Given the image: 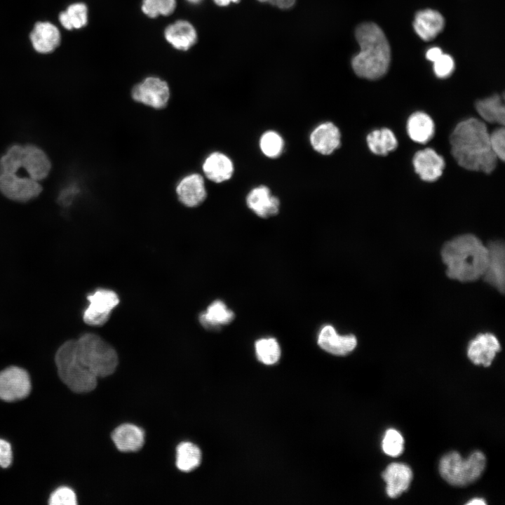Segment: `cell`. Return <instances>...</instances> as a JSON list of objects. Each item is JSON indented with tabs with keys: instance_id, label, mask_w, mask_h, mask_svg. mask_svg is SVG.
Masks as SVG:
<instances>
[{
	"instance_id": "cell-44",
	"label": "cell",
	"mask_w": 505,
	"mask_h": 505,
	"mask_svg": "<svg viewBox=\"0 0 505 505\" xmlns=\"http://www.w3.org/2000/svg\"><path fill=\"white\" fill-rule=\"evenodd\" d=\"M191 4H198L201 1V0H187Z\"/></svg>"
},
{
	"instance_id": "cell-36",
	"label": "cell",
	"mask_w": 505,
	"mask_h": 505,
	"mask_svg": "<svg viewBox=\"0 0 505 505\" xmlns=\"http://www.w3.org/2000/svg\"><path fill=\"white\" fill-rule=\"evenodd\" d=\"M48 504L50 505H76L77 504L76 497L71 488L60 487L50 494Z\"/></svg>"
},
{
	"instance_id": "cell-9",
	"label": "cell",
	"mask_w": 505,
	"mask_h": 505,
	"mask_svg": "<svg viewBox=\"0 0 505 505\" xmlns=\"http://www.w3.org/2000/svg\"><path fill=\"white\" fill-rule=\"evenodd\" d=\"M31 388V379L25 370L11 366L0 372V399L7 402L23 399Z\"/></svg>"
},
{
	"instance_id": "cell-20",
	"label": "cell",
	"mask_w": 505,
	"mask_h": 505,
	"mask_svg": "<svg viewBox=\"0 0 505 505\" xmlns=\"http://www.w3.org/2000/svg\"><path fill=\"white\" fill-rule=\"evenodd\" d=\"M30 41L35 50L40 53H48L60 44V34L52 23L39 22L30 33Z\"/></svg>"
},
{
	"instance_id": "cell-10",
	"label": "cell",
	"mask_w": 505,
	"mask_h": 505,
	"mask_svg": "<svg viewBox=\"0 0 505 505\" xmlns=\"http://www.w3.org/2000/svg\"><path fill=\"white\" fill-rule=\"evenodd\" d=\"M42 190L38 181L15 174H0V191L8 198L25 202L39 195Z\"/></svg>"
},
{
	"instance_id": "cell-29",
	"label": "cell",
	"mask_w": 505,
	"mask_h": 505,
	"mask_svg": "<svg viewBox=\"0 0 505 505\" xmlns=\"http://www.w3.org/2000/svg\"><path fill=\"white\" fill-rule=\"evenodd\" d=\"M201 462V452L192 443L183 442L176 448V466L182 471L189 472L198 467Z\"/></svg>"
},
{
	"instance_id": "cell-22",
	"label": "cell",
	"mask_w": 505,
	"mask_h": 505,
	"mask_svg": "<svg viewBox=\"0 0 505 505\" xmlns=\"http://www.w3.org/2000/svg\"><path fill=\"white\" fill-rule=\"evenodd\" d=\"M112 439L116 448L124 452L139 450L144 443L143 430L131 424L116 427L112 433Z\"/></svg>"
},
{
	"instance_id": "cell-31",
	"label": "cell",
	"mask_w": 505,
	"mask_h": 505,
	"mask_svg": "<svg viewBox=\"0 0 505 505\" xmlns=\"http://www.w3.org/2000/svg\"><path fill=\"white\" fill-rule=\"evenodd\" d=\"M255 347L257 359L264 364H274L280 358V346L277 340L273 337L262 338L257 340Z\"/></svg>"
},
{
	"instance_id": "cell-16",
	"label": "cell",
	"mask_w": 505,
	"mask_h": 505,
	"mask_svg": "<svg viewBox=\"0 0 505 505\" xmlns=\"http://www.w3.org/2000/svg\"><path fill=\"white\" fill-rule=\"evenodd\" d=\"M248 207L258 217L269 218L278 213L279 199L271 194L270 189L261 185L253 188L246 196Z\"/></svg>"
},
{
	"instance_id": "cell-2",
	"label": "cell",
	"mask_w": 505,
	"mask_h": 505,
	"mask_svg": "<svg viewBox=\"0 0 505 505\" xmlns=\"http://www.w3.org/2000/svg\"><path fill=\"white\" fill-rule=\"evenodd\" d=\"M440 255L447 267V276L461 282L479 279L483 277L487 267V245L471 234L456 236L445 243Z\"/></svg>"
},
{
	"instance_id": "cell-30",
	"label": "cell",
	"mask_w": 505,
	"mask_h": 505,
	"mask_svg": "<svg viewBox=\"0 0 505 505\" xmlns=\"http://www.w3.org/2000/svg\"><path fill=\"white\" fill-rule=\"evenodd\" d=\"M59 20L67 29H80L88 22V9L83 3L70 5L66 11L60 13Z\"/></svg>"
},
{
	"instance_id": "cell-7",
	"label": "cell",
	"mask_w": 505,
	"mask_h": 505,
	"mask_svg": "<svg viewBox=\"0 0 505 505\" xmlns=\"http://www.w3.org/2000/svg\"><path fill=\"white\" fill-rule=\"evenodd\" d=\"M131 97L137 103L159 110L167 107L170 92L166 81L149 76L133 86Z\"/></svg>"
},
{
	"instance_id": "cell-3",
	"label": "cell",
	"mask_w": 505,
	"mask_h": 505,
	"mask_svg": "<svg viewBox=\"0 0 505 505\" xmlns=\"http://www.w3.org/2000/svg\"><path fill=\"white\" fill-rule=\"evenodd\" d=\"M361 50L351 60L355 73L367 79H377L387 72L391 52L382 29L373 22L361 24L356 29Z\"/></svg>"
},
{
	"instance_id": "cell-34",
	"label": "cell",
	"mask_w": 505,
	"mask_h": 505,
	"mask_svg": "<svg viewBox=\"0 0 505 505\" xmlns=\"http://www.w3.org/2000/svg\"><path fill=\"white\" fill-rule=\"evenodd\" d=\"M176 6L175 0H142V11L149 18L169 15Z\"/></svg>"
},
{
	"instance_id": "cell-41",
	"label": "cell",
	"mask_w": 505,
	"mask_h": 505,
	"mask_svg": "<svg viewBox=\"0 0 505 505\" xmlns=\"http://www.w3.org/2000/svg\"><path fill=\"white\" fill-rule=\"evenodd\" d=\"M443 54L440 48L433 47L429 49L426 53V58L431 61L435 62Z\"/></svg>"
},
{
	"instance_id": "cell-32",
	"label": "cell",
	"mask_w": 505,
	"mask_h": 505,
	"mask_svg": "<svg viewBox=\"0 0 505 505\" xmlns=\"http://www.w3.org/2000/svg\"><path fill=\"white\" fill-rule=\"evenodd\" d=\"M260 147L266 156L277 158L283 152L284 141L277 132L268 130L262 135L260 140Z\"/></svg>"
},
{
	"instance_id": "cell-15",
	"label": "cell",
	"mask_w": 505,
	"mask_h": 505,
	"mask_svg": "<svg viewBox=\"0 0 505 505\" xmlns=\"http://www.w3.org/2000/svg\"><path fill=\"white\" fill-rule=\"evenodd\" d=\"M415 172L426 182L438 180L445 168V161L435 150L426 148L415 153L413 157Z\"/></svg>"
},
{
	"instance_id": "cell-21",
	"label": "cell",
	"mask_w": 505,
	"mask_h": 505,
	"mask_svg": "<svg viewBox=\"0 0 505 505\" xmlns=\"http://www.w3.org/2000/svg\"><path fill=\"white\" fill-rule=\"evenodd\" d=\"M29 177L39 181L44 179L50 170V162L41 149L34 145L23 147L22 164Z\"/></svg>"
},
{
	"instance_id": "cell-17",
	"label": "cell",
	"mask_w": 505,
	"mask_h": 505,
	"mask_svg": "<svg viewBox=\"0 0 505 505\" xmlns=\"http://www.w3.org/2000/svg\"><path fill=\"white\" fill-rule=\"evenodd\" d=\"M309 139L316 152L323 155H330L340 146L341 134L333 123L324 122L313 130Z\"/></svg>"
},
{
	"instance_id": "cell-1",
	"label": "cell",
	"mask_w": 505,
	"mask_h": 505,
	"mask_svg": "<svg viewBox=\"0 0 505 505\" xmlns=\"http://www.w3.org/2000/svg\"><path fill=\"white\" fill-rule=\"evenodd\" d=\"M451 153L457 163L472 171L492 172L497 157L490 145V133L485 124L470 118L459 123L450 137Z\"/></svg>"
},
{
	"instance_id": "cell-18",
	"label": "cell",
	"mask_w": 505,
	"mask_h": 505,
	"mask_svg": "<svg viewBox=\"0 0 505 505\" xmlns=\"http://www.w3.org/2000/svg\"><path fill=\"white\" fill-rule=\"evenodd\" d=\"M382 476L386 483L387 495L391 498H396L408 489L412 479V472L407 464L394 462L386 466Z\"/></svg>"
},
{
	"instance_id": "cell-40",
	"label": "cell",
	"mask_w": 505,
	"mask_h": 505,
	"mask_svg": "<svg viewBox=\"0 0 505 505\" xmlns=\"http://www.w3.org/2000/svg\"><path fill=\"white\" fill-rule=\"evenodd\" d=\"M261 2H267L280 8L286 9L292 7L295 0H258Z\"/></svg>"
},
{
	"instance_id": "cell-13",
	"label": "cell",
	"mask_w": 505,
	"mask_h": 505,
	"mask_svg": "<svg viewBox=\"0 0 505 505\" xmlns=\"http://www.w3.org/2000/svg\"><path fill=\"white\" fill-rule=\"evenodd\" d=\"M317 342L324 351L341 356L351 353L357 345L354 335H339L331 325H325L321 328Z\"/></svg>"
},
{
	"instance_id": "cell-33",
	"label": "cell",
	"mask_w": 505,
	"mask_h": 505,
	"mask_svg": "<svg viewBox=\"0 0 505 505\" xmlns=\"http://www.w3.org/2000/svg\"><path fill=\"white\" fill-rule=\"evenodd\" d=\"M23 147L15 144L11 146L0 159V173L15 174L22 167Z\"/></svg>"
},
{
	"instance_id": "cell-8",
	"label": "cell",
	"mask_w": 505,
	"mask_h": 505,
	"mask_svg": "<svg viewBox=\"0 0 505 505\" xmlns=\"http://www.w3.org/2000/svg\"><path fill=\"white\" fill-rule=\"evenodd\" d=\"M88 306L83 314L84 322L90 325L100 326L109 319L119 299L113 290L100 288L87 297Z\"/></svg>"
},
{
	"instance_id": "cell-14",
	"label": "cell",
	"mask_w": 505,
	"mask_h": 505,
	"mask_svg": "<svg viewBox=\"0 0 505 505\" xmlns=\"http://www.w3.org/2000/svg\"><path fill=\"white\" fill-rule=\"evenodd\" d=\"M500 350V344L494 335L480 333L470 342L467 356L473 363L488 367Z\"/></svg>"
},
{
	"instance_id": "cell-39",
	"label": "cell",
	"mask_w": 505,
	"mask_h": 505,
	"mask_svg": "<svg viewBox=\"0 0 505 505\" xmlns=\"http://www.w3.org/2000/svg\"><path fill=\"white\" fill-rule=\"evenodd\" d=\"M13 454L11 446L8 442L0 439V466L8 468L12 464Z\"/></svg>"
},
{
	"instance_id": "cell-5",
	"label": "cell",
	"mask_w": 505,
	"mask_h": 505,
	"mask_svg": "<svg viewBox=\"0 0 505 505\" xmlns=\"http://www.w3.org/2000/svg\"><path fill=\"white\" fill-rule=\"evenodd\" d=\"M55 361L60 379L72 391L87 393L95 389L97 377L80 362L74 339L65 342L59 347Z\"/></svg>"
},
{
	"instance_id": "cell-27",
	"label": "cell",
	"mask_w": 505,
	"mask_h": 505,
	"mask_svg": "<svg viewBox=\"0 0 505 505\" xmlns=\"http://www.w3.org/2000/svg\"><path fill=\"white\" fill-rule=\"evenodd\" d=\"M478 114L485 121L501 126L505 122V109L503 100L499 95L480 100L476 103Z\"/></svg>"
},
{
	"instance_id": "cell-38",
	"label": "cell",
	"mask_w": 505,
	"mask_h": 505,
	"mask_svg": "<svg viewBox=\"0 0 505 505\" xmlns=\"http://www.w3.org/2000/svg\"><path fill=\"white\" fill-rule=\"evenodd\" d=\"M454 69V62L452 58L447 54H442L433 62V69L436 75L441 79L450 76Z\"/></svg>"
},
{
	"instance_id": "cell-42",
	"label": "cell",
	"mask_w": 505,
	"mask_h": 505,
	"mask_svg": "<svg viewBox=\"0 0 505 505\" xmlns=\"http://www.w3.org/2000/svg\"><path fill=\"white\" fill-rule=\"evenodd\" d=\"M468 505H485L486 502L483 499L476 498L466 503Z\"/></svg>"
},
{
	"instance_id": "cell-23",
	"label": "cell",
	"mask_w": 505,
	"mask_h": 505,
	"mask_svg": "<svg viewBox=\"0 0 505 505\" xmlns=\"http://www.w3.org/2000/svg\"><path fill=\"white\" fill-rule=\"evenodd\" d=\"M444 18L438 11L426 9L417 13L413 26L417 34L424 41L433 39L444 27Z\"/></svg>"
},
{
	"instance_id": "cell-6",
	"label": "cell",
	"mask_w": 505,
	"mask_h": 505,
	"mask_svg": "<svg viewBox=\"0 0 505 505\" xmlns=\"http://www.w3.org/2000/svg\"><path fill=\"white\" fill-rule=\"evenodd\" d=\"M486 465V458L480 451L472 452L464 459L454 451L445 454L439 463L441 477L454 486H466L480 478Z\"/></svg>"
},
{
	"instance_id": "cell-19",
	"label": "cell",
	"mask_w": 505,
	"mask_h": 505,
	"mask_svg": "<svg viewBox=\"0 0 505 505\" xmlns=\"http://www.w3.org/2000/svg\"><path fill=\"white\" fill-rule=\"evenodd\" d=\"M234 164L231 159L220 152H213L204 159L202 170L210 181L222 183L229 180L234 173Z\"/></svg>"
},
{
	"instance_id": "cell-37",
	"label": "cell",
	"mask_w": 505,
	"mask_h": 505,
	"mask_svg": "<svg viewBox=\"0 0 505 505\" xmlns=\"http://www.w3.org/2000/svg\"><path fill=\"white\" fill-rule=\"evenodd\" d=\"M490 145L497 159L504 161L505 157V131L503 127L497 128L490 133Z\"/></svg>"
},
{
	"instance_id": "cell-25",
	"label": "cell",
	"mask_w": 505,
	"mask_h": 505,
	"mask_svg": "<svg viewBox=\"0 0 505 505\" xmlns=\"http://www.w3.org/2000/svg\"><path fill=\"white\" fill-rule=\"evenodd\" d=\"M434 130L432 119L424 112H415L408 119L407 132L414 142L426 143L433 136Z\"/></svg>"
},
{
	"instance_id": "cell-26",
	"label": "cell",
	"mask_w": 505,
	"mask_h": 505,
	"mask_svg": "<svg viewBox=\"0 0 505 505\" xmlns=\"http://www.w3.org/2000/svg\"><path fill=\"white\" fill-rule=\"evenodd\" d=\"M234 317V313L223 302L216 300L200 315L199 321L205 328L215 330L229 324Z\"/></svg>"
},
{
	"instance_id": "cell-35",
	"label": "cell",
	"mask_w": 505,
	"mask_h": 505,
	"mask_svg": "<svg viewBox=\"0 0 505 505\" xmlns=\"http://www.w3.org/2000/svg\"><path fill=\"white\" fill-rule=\"evenodd\" d=\"M382 450L391 457H398L404 450V440L399 431L393 429H388L382 440Z\"/></svg>"
},
{
	"instance_id": "cell-11",
	"label": "cell",
	"mask_w": 505,
	"mask_h": 505,
	"mask_svg": "<svg viewBox=\"0 0 505 505\" xmlns=\"http://www.w3.org/2000/svg\"><path fill=\"white\" fill-rule=\"evenodd\" d=\"M178 201L184 206L195 208L207 198L203 177L197 173H189L182 177L175 187Z\"/></svg>"
},
{
	"instance_id": "cell-28",
	"label": "cell",
	"mask_w": 505,
	"mask_h": 505,
	"mask_svg": "<svg viewBox=\"0 0 505 505\" xmlns=\"http://www.w3.org/2000/svg\"><path fill=\"white\" fill-rule=\"evenodd\" d=\"M366 141L370 150L377 155L385 156L398 146L393 133L386 128L372 131L368 135Z\"/></svg>"
},
{
	"instance_id": "cell-4",
	"label": "cell",
	"mask_w": 505,
	"mask_h": 505,
	"mask_svg": "<svg viewBox=\"0 0 505 505\" xmlns=\"http://www.w3.org/2000/svg\"><path fill=\"white\" fill-rule=\"evenodd\" d=\"M74 342L80 362L95 377H105L114 372L118 365L116 351L99 335L85 333Z\"/></svg>"
},
{
	"instance_id": "cell-12",
	"label": "cell",
	"mask_w": 505,
	"mask_h": 505,
	"mask_svg": "<svg viewBox=\"0 0 505 505\" xmlns=\"http://www.w3.org/2000/svg\"><path fill=\"white\" fill-rule=\"evenodd\" d=\"M488 260L483 276L485 282L504 293L505 286V250L502 241H491L487 245Z\"/></svg>"
},
{
	"instance_id": "cell-43",
	"label": "cell",
	"mask_w": 505,
	"mask_h": 505,
	"mask_svg": "<svg viewBox=\"0 0 505 505\" xmlns=\"http://www.w3.org/2000/svg\"><path fill=\"white\" fill-rule=\"evenodd\" d=\"M216 4L221 6H227L231 2L236 3L239 1L240 0H213Z\"/></svg>"
},
{
	"instance_id": "cell-24",
	"label": "cell",
	"mask_w": 505,
	"mask_h": 505,
	"mask_svg": "<svg viewBox=\"0 0 505 505\" xmlns=\"http://www.w3.org/2000/svg\"><path fill=\"white\" fill-rule=\"evenodd\" d=\"M164 36L169 43L180 50H188L197 40L196 29L191 23L185 20H178L168 26Z\"/></svg>"
}]
</instances>
